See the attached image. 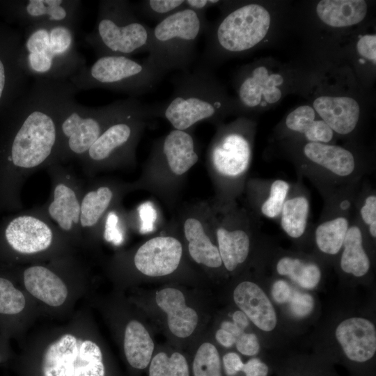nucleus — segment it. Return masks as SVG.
I'll return each instance as SVG.
<instances>
[{
	"label": "nucleus",
	"instance_id": "f257e3e1",
	"mask_svg": "<svg viewBox=\"0 0 376 376\" xmlns=\"http://www.w3.org/2000/svg\"><path fill=\"white\" fill-rule=\"evenodd\" d=\"M77 92L69 80L37 79L5 110L0 131V205L21 208L26 180L56 163L61 114Z\"/></svg>",
	"mask_w": 376,
	"mask_h": 376
},
{
	"label": "nucleus",
	"instance_id": "f03ea898",
	"mask_svg": "<svg viewBox=\"0 0 376 376\" xmlns=\"http://www.w3.org/2000/svg\"><path fill=\"white\" fill-rule=\"evenodd\" d=\"M171 97L149 105L154 118H162L173 129L190 131L201 122L217 123L226 106L224 91L207 67L180 71L172 78Z\"/></svg>",
	"mask_w": 376,
	"mask_h": 376
},
{
	"label": "nucleus",
	"instance_id": "7ed1b4c3",
	"mask_svg": "<svg viewBox=\"0 0 376 376\" xmlns=\"http://www.w3.org/2000/svg\"><path fill=\"white\" fill-rule=\"evenodd\" d=\"M76 28L58 23H40L25 28L18 62L28 77L69 80L86 64L77 49Z\"/></svg>",
	"mask_w": 376,
	"mask_h": 376
},
{
	"label": "nucleus",
	"instance_id": "20e7f679",
	"mask_svg": "<svg viewBox=\"0 0 376 376\" xmlns=\"http://www.w3.org/2000/svg\"><path fill=\"white\" fill-rule=\"evenodd\" d=\"M152 28L143 22L126 0H102L91 32L85 35L86 42L97 58L149 52Z\"/></svg>",
	"mask_w": 376,
	"mask_h": 376
},
{
	"label": "nucleus",
	"instance_id": "39448f33",
	"mask_svg": "<svg viewBox=\"0 0 376 376\" xmlns=\"http://www.w3.org/2000/svg\"><path fill=\"white\" fill-rule=\"evenodd\" d=\"M152 116L149 104L136 99L116 118L79 160L88 177L107 170L132 166L136 163V150Z\"/></svg>",
	"mask_w": 376,
	"mask_h": 376
},
{
	"label": "nucleus",
	"instance_id": "423d86ee",
	"mask_svg": "<svg viewBox=\"0 0 376 376\" xmlns=\"http://www.w3.org/2000/svg\"><path fill=\"white\" fill-rule=\"evenodd\" d=\"M208 27L205 13L187 8L174 13L152 28L146 60L163 75L189 70L196 57L198 40Z\"/></svg>",
	"mask_w": 376,
	"mask_h": 376
},
{
	"label": "nucleus",
	"instance_id": "0eeeda50",
	"mask_svg": "<svg viewBox=\"0 0 376 376\" xmlns=\"http://www.w3.org/2000/svg\"><path fill=\"white\" fill-rule=\"evenodd\" d=\"M191 131L173 129L154 142L141 178L132 183L134 189L146 188L171 199L199 159Z\"/></svg>",
	"mask_w": 376,
	"mask_h": 376
},
{
	"label": "nucleus",
	"instance_id": "6e6552de",
	"mask_svg": "<svg viewBox=\"0 0 376 376\" xmlns=\"http://www.w3.org/2000/svg\"><path fill=\"white\" fill-rule=\"evenodd\" d=\"M136 100L129 97L104 106L88 107L77 102L75 97L71 98L60 117L56 163L79 160L105 129Z\"/></svg>",
	"mask_w": 376,
	"mask_h": 376
},
{
	"label": "nucleus",
	"instance_id": "1a4fd4ad",
	"mask_svg": "<svg viewBox=\"0 0 376 376\" xmlns=\"http://www.w3.org/2000/svg\"><path fill=\"white\" fill-rule=\"evenodd\" d=\"M164 77L146 58L104 56L85 65L69 81L78 91L104 88L136 97L154 90Z\"/></svg>",
	"mask_w": 376,
	"mask_h": 376
},
{
	"label": "nucleus",
	"instance_id": "9d476101",
	"mask_svg": "<svg viewBox=\"0 0 376 376\" xmlns=\"http://www.w3.org/2000/svg\"><path fill=\"white\" fill-rule=\"evenodd\" d=\"M247 135L235 126L220 127L207 152V167L217 192L214 203H234L240 192L251 161Z\"/></svg>",
	"mask_w": 376,
	"mask_h": 376
},
{
	"label": "nucleus",
	"instance_id": "9b49d317",
	"mask_svg": "<svg viewBox=\"0 0 376 376\" xmlns=\"http://www.w3.org/2000/svg\"><path fill=\"white\" fill-rule=\"evenodd\" d=\"M271 17L258 3L240 6L224 15L205 33L207 40L203 54V66L211 65L219 55L245 52L256 46L266 36Z\"/></svg>",
	"mask_w": 376,
	"mask_h": 376
},
{
	"label": "nucleus",
	"instance_id": "f8f14e48",
	"mask_svg": "<svg viewBox=\"0 0 376 376\" xmlns=\"http://www.w3.org/2000/svg\"><path fill=\"white\" fill-rule=\"evenodd\" d=\"M210 224L223 265L228 272L244 263L251 248V223L246 213L230 204H208Z\"/></svg>",
	"mask_w": 376,
	"mask_h": 376
},
{
	"label": "nucleus",
	"instance_id": "ddd939ff",
	"mask_svg": "<svg viewBox=\"0 0 376 376\" xmlns=\"http://www.w3.org/2000/svg\"><path fill=\"white\" fill-rule=\"evenodd\" d=\"M47 171L51 194L41 208L64 237L81 235V197L84 185L61 164L49 166Z\"/></svg>",
	"mask_w": 376,
	"mask_h": 376
},
{
	"label": "nucleus",
	"instance_id": "4468645a",
	"mask_svg": "<svg viewBox=\"0 0 376 376\" xmlns=\"http://www.w3.org/2000/svg\"><path fill=\"white\" fill-rule=\"evenodd\" d=\"M3 228V237L8 246L24 256L44 253L54 246L56 239L64 237L41 207L13 217Z\"/></svg>",
	"mask_w": 376,
	"mask_h": 376
},
{
	"label": "nucleus",
	"instance_id": "2eb2a0df",
	"mask_svg": "<svg viewBox=\"0 0 376 376\" xmlns=\"http://www.w3.org/2000/svg\"><path fill=\"white\" fill-rule=\"evenodd\" d=\"M132 183L113 180H97L83 187L81 197V233H92L104 226L108 214L116 210Z\"/></svg>",
	"mask_w": 376,
	"mask_h": 376
},
{
	"label": "nucleus",
	"instance_id": "dca6fc26",
	"mask_svg": "<svg viewBox=\"0 0 376 376\" xmlns=\"http://www.w3.org/2000/svg\"><path fill=\"white\" fill-rule=\"evenodd\" d=\"M13 19L29 26L40 23H58L77 29L80 17L79 0H23L1 3Z\"/></svg>",
	"mask_w": 376,
	"mask_h": 376
},
{
	"label": "nucleus",
	"instance_id": "f3484780",
	"mask_svg": "<svg viewBox=\"0 0 376 376\" xmlns=\"http://www.w3.org/2000/svg\"><path fill=\"white\" fill-rule=\"evenodd\" d=\"M180 228L194 261L210 268H219L223 265L217 245L210 237L212 228L208 204H200L186 210L181 214Z\"/></svg>",
	"mask_w": 376,
	"mask_h": 376
},
{
	"label": "nucleus",
	"instance_id": "a211bd4d",
	"mask_svg": "<svg viewBox=\"0 0 376 376\" xmlns=\"http://www.w3.org/2000/svg\"><path fill=\"white\" fill-rule=\"evenodd\" d=\"M22 36L0 24V111L6 110L26 89L28 77L18 62Z\"/></svg>",
	"mask_w": 376,
	"mask_h": 376
},
{
	"label": "nucleus",
	"instance_id": "6ab92c4d",
	"mask_svg": "<svg viewBox=\"0 0 376 376\" xmlns=\"http://www.w3.org/2000/svg\"><path fill=\"white\" fill-rule=\"evenodd\" d=\"M180 241L171 235L152 237L135 252L133 263L141 274L152 277L167 276L178 267L182 256Z\"/></svg>",
	"mask_w": 376,
	"mask_h": 376
},
{
	"label": "nucleus",
	"instance_id": "aec40b11",
	"mask_svg": "<svg viewBox=\"0 0 376 376\" xmlns=\"http://www.w3.org/2000/svg\"><path fill=\"white\" fill-rule=\"evenodd\" d=\"M336 338L351 361L365 362L376 352V329L370 320L359 317L347 318L336 327Z\"/></svg>",
	"mask_w": 376,
	"mask_h": 376
},
{
	"label": "nucleus",
	"instance_id": "412c9836",
	"mask_svg": "<svg viewBox=\"0 0 376 376\" xmlns=\"http://www.w3.org/2000/svg\"><path fill=\"white\" fill-rule=\"evenodd\" d=\"M283 82L279 74H269L263 65L256 66L243 75L237 87L240 104L246 108L253 109L264 106V102L272 104L279 100L281 91L278 88Z\"/></svg>",
	"mask_w": 376,
	"mask_h": 376
},
{
	"label": "nucleus",
	"instance_id": "4be33fe9",
	"mask_svg": "<svg viewBox=\"0 0 376 376\" xmlns=\"http://www.w3.org/2000/svg\"><path fill=\"white\" fill-rule=\"evenodd\" d=\"M236 305L260 329L271 331L277 323V318L272 302L256 283L243 281L233 291Z\"/></svg>",
	"mask_w": 376,
	"mask_h": 376
},
{
	"label": "nucleus",
	"instance_id": "5701e85b",
	"mask_svg": "<svg viewBox=\"0 0 376 376\" xmlns=\"http://www.w3.org/2000/svg\"><path fill=\"white\" fill-rule=\"evenodd\" d=\"M304 154L312 164L337 178H350L358 171L353 154L339 146L308 142L304 146Z\"/></svg>",
	"mask_w": 376,
	"mask_h": 376
},
{
	"label": "nucleus",
	"instance_id": "b1692460",
	"mask_svg": "<svg viewBox=\"0 0 376 376\" xmlns=\"http://www.w3.org/2000/svg\"><path fill=\"white\" fill-rule=\"evenodd\" d=\"M313 108L333 132L342 135L355 129L360 115L358 102L349 97H319L313 102Z\"/></svg>",
	"mask_w": 376,
	"mask_h": 376
},
{
	"label": "nucleus",
	"instance_id": "393cba45",
	"mask_svg": "<svg viewBox=\"0 0 376 376\" xmlns=\"http://www.w3.org/2000/svg\"><path fill=\"white\" fill-rule=\"evenodd\" d=\"M89 361L80 359L76 337L66 334L46 350L42 362V376H74Z\"/></svg>",
	"mask_w": 376,
	"mask_h": 376
},
{
	"label": "nucleus",
	"instance_id": "a878e982",
	"mask_svg": "<svg viewBox=\"0 0 376 376\" xmlns=\"http://www.w3.org/2000/svg\"><path fill=\"white\" fill-rule=\"evenodd\" d=\"M158 306L168 316V325L172 334L179 338L189 336L198 323L195 310L187 306L183 293L175 288H164L155 297Z\"/></svg>",
	"mask_w": 376,
	"mask_h": 376
},
{
	"label": "nucleus",
	"instance_id": "bb28decb",
	"mask_svg": "<svg viewBox=\"0 0 376 376\" xmlns=\"http://www.w3.org/2000/svg\"><path fill=\"white\" fill-rule=\"evenodd\" d=\"M23 281L31 295L49 306H61L68 297L65 283L47 267L32 265L27 267L23 272Z\"/></svg>",
	"mask_w": 376,
	"mask_h": 376
},
{
	"label": "nucleus",
	"instance_id": "cd10ccee",
	"mask_svg": "<svg viewBox=\"0 0 376 376\" xmlns=\"http://www.w3.org/2000/svg\"><path fill=\"white\" fill-rule=\"evenodd\" d=\"M362 0H322L317 5L319 18L332 27H345L361 22L367 14Z\"/></svg>",
	"mask_w": 376,
	"mask_h": 376
},
{
	"label": "nucleus",
	"instance_id": "c85d7f7f",
	"mask_svg": "<svg viewBox=\"0 0 376 376\" xmlns=\"http://www.w3.org/2000/svg\"><path fill=\"white\" fill-rule=\"evenodd\" d=\"M361 227L350 224L343 244L340 260L341 269L356 277L366 275L370 266V259L363 248Z\"/></svg>",
	"mask_w": 376,
	"mask_h": 376
},
{
	"label": "nucleus",
	"instance_id": "c756f323",
	"mask_svg": "<svg viewBox=\"0 0 376 376\" xmlns=\"http://www.w3.org/2000/svg\"><path fill=\"white\" fill-rule=\"evenodd\" d=\"M154 343L144 326L136 320L126 326L124 352L128 363L134 368H146L151 361Z\"/></svg>",
	"mask_w": 376,
	"mask_h": 376
},
{
	"label": "nucleus",
	"instance_id": "7c9ffc66",
	"mask_svg": "<svg viewBox=\"0 0 376 376\" xmlns=\"http://www.w3.org/2000/svg\"><path fill=\"white\" fill-rule=\"evenodd\" d=\"M314 109L308 105L290 112L285 125L290 130L301 133L309 142L328 143L334 136L333 130L322 120H315Z\"/></svg>",
	"mask_w": 376,
	"mask_h": 376
},
{
	"label": "nucleus",
	"instance_id": "2f4dec72",
	"mask_svg": "<svg viewBox=\"0 0 376 376\" xmlns=\"http://www.w3.org/2000/svg\"><path fill=\"white\" fill-rule=\"evenodd\" d=\"M309 211V200L304 194L288 195L279 216L284 233L293 239L302 237L307 228Z\"/></svg>",
	"mask_w": 376,
	"mask_h": 376
},
{
	"label": "nucleus",
	"instance_id": "473e14b6",
	"mask_svg": "<svg viewBox=\"0 0 376 376\" xmlns=\"http://www.w3.org/2000/svg\"><path fill=\"white\" fill-rule=\"evenodd\" d=\"M350 226V220L345 214H337L320 223L314 233L318 249L327 255L338 253Z\"/></svg>",
	"mask_w": 376,
	"mask_h": 376
},
{
	"label": "nucleus",
	"instance_id": "72a5a7b5",
	"mask_svg": "<svg viewBox=\"0 0 376 376\" xmlns=\"http://www.w3.org/2000/svg\"><path fill=\"white\" fill-rule=\"evenodd\" d=\"M276 269L279 275L287 276L300 287L308 290L315 288L322 276L315 263L288 256L277 261Z\"/></svg>",
	"mask_w": 376,
	"mask_h": 376
},
{
	"label": "nucleus",
	"instance_id": "f704fd0d",
	"mask_svg": "<svg viewBox=\"0 0 376 376\" xmlns=\"http://www.w3.org/2000/svg\"><path fill=\"white\" fill-rule=\"evenodd\" d=\"M132 6L139 17L159 22L185 8V0H146L132 3Z\"/></svg>",
	"mask_w": 376,
	"mask_h": 376
},
{
	"label": "nucleus",
	"instance_id": "c9c22d12",
	"mask_svg": "<svg viewBox=\"0 0 376 376\" xmlns=\"http://www.w3.org/2000/svg\"><path fill=\"white\" fill-rule=\"evenodd\" d=\"M149 376H189V367L185 357L179 352L171 357L159 352L150 361Z\"/></svg>",
	"mask_w": 376,
	"mask_h": 376
},
{
	"label": "nucleus",
	"instance_id": "e433bc0d",
	"mask_svg": "<svg viewBox=\"0 0 376 376\" xmlns=\"http://www.w3.org/2000/svg\"><path fill=\"white\" fill-rule=\"evenodd\" d=\"M290 190V185L285 180H273L267 196L261 201L259 210L260 214L268 219L279 217L283 204Z\"/></svg>",
	"mask_w": 376,
	"mask_h": 376
},
{
	"label": "nucleus",
	"instance_id": "4c0bfd02",
	"mask_svg": "<svg viewBox=\"0 0 376 376\" xmlns=\"http://www.w3.org/2000/svg\"><path fill=\"white\" fill-rule=\"evenodd\" d=\"M194 376H222L221 361L217 348L210 343L198 349L193 362Z\"/></svg>",
	"mask_w": 376,
	"mask_h": 376
},
{
	"label": "nucleus",
	"instance_id": "58836bf2",
	"mask_svg": "<svg viewBox=\"0 0 376 376\" xmlns=\"http://www.w3.org/2000/svg\"><path fill=\"white\" fill-rule=\"evenodd\" d=\"M23 293L8 279L0 277V313L15 315L25 307Z\"/></svg>",
	"mask_w": 376,
	"mask_h": 376
},
{
	"label": "nucleus",
	"instance_id": "ea45409f",
	"mask_svg": "<svg viewBox=\"0 0 376 376\" xmlns=\"http://www.w3.org/2000/svg\"><path fill=\"white\" fill-rule=\"evenodd\" d=\"M359 215L363 222L368 230L370 236L376 237V195L371 193L363 200V204L359 209Z\"/></svg>",
	"mask_w": 376,
	"mask_h": 376
},
{
	"label": "nucleus",
	"instance_id": "a19ab883",
	"mask_svg": "<svg viewBox=\"0 0 376 376\" xmlns=\"http://www.w3.org/2000/svg\"><path fill=\"white\" fill-rule=\"evenodd\" d=\"M290 308L297 316L304 317L308 315L313 308V300L308 294L295 293L290 298Z\"/></svg>",
	"mask_w": 376,
	"mask_h": 376
},
{
	"label": "nucleus",
	"instance_id": "79ce46f5",
	"mask_svg": "<svg viewBox=\"0 0 376 376\" xmlns=\"http://www.w3.org/2000/svg\"><path fill=\"white\" fill-rule=\"evenodd\" d=\"M237 350L246 356L256 355L260 350V344L254 334L243 333L235 341Z\"/></svg>",
	"mask_w": 376,
	"mask_h": 376
},
{
	"label": "nucleus",
	"instance_id": "37998d69",
	"mask_svg": "<svg viewBox=\"0 0 376 376\" xmlns=\"http://www.w3.org/2000/svg\"><path fill=\"white\" fill-rule=\"evenodd\" d=\"M359 54L364 58L376 63V36L365 35L361 36L357 43Z\"/></svg>",
	"mask_w": 376,
	"mask_h": 376
},
{
	"label": "nucleus",
	"instance_id": "c03bdc74",
	"mask_svg": "<svg viewBox=\"0 0 376 376\" xmlns=\"http://www.w3.org/2000/svg\"><path fill=\"white\" fill-rule=\"evenodd\" d=\"M272 295L274 300L279 304H283L290 300L291 289L289 284L284 280H277L273 283Z\"/></svg>",
	"mask_w": 376,
	"mask_h": 376
},
{
	"label": "nucleus",
	"instance_id": "a18cd8bd",
	"mask_svg": "<svg viewBox=\"0 0 376 376\" xmlns=\"http://www.w3.org/2000/svg\"><path fill=\"white\" fill-rule=\"evenodd\" d=\"M268 370V366L257 358L249 360L241 369L246 376H267Z\"/></svg>",
	"mask_w": 376,
	"mask_h": 376
},
{
	"label": "nucleus",
	"instance_id": "49530a36",
	"mask_svg": "<svg viewBox=\"0 0 376 376\" xmlns=\"http://www.w3.org/2000/svg\"><path fill=\"white\" fill-rule=\"evenodd\" d=\"M223 363L226 373L228 376H233L241 371L244 363L240 356L235 352H228L223 357Z\"/></svg>",
	"mask_w": 376,
	"mask_h": 376
},
{
	"label": "nucleus",
	"instance_id": "de8ad7c7",
	"mask_svg": "<svg viewBox=\"0 0 376 376\" xmlns=\"http://www.w3.org/2000/svg\"><path fill=\"white\" fill-rule=\"evenodd\" d=\"M219 2V1L217 0H185V8L205 13L207 9L218 4Z\"/></svg>",
	"mask_w": 376,
	"mask_h": 376
},
{
	"label": "nucleus",
	"instance_id": "09e8293b",
	"mask_svg": "<svg viewBox=\"0 0 376 376\" xmlns=\"http://www.w3.org/2000/svg\"><path fill=\"white\" fill-rule=\"evenodd\" d=\"M217 342L226 347H230L235 343L236 338L223 329H219L215 334Z\"/></svg>",
	"mask_w": 376,
	"mask_h": 376
},
{
	"label": "nucleus",
	"instance_id": "8fccbe9b",
	"mask_svg": "<svg viewBox=\"0 0 376 376\" xmlns=\"http://www.w3.org/2000/svg\"><path fill=\"white\" fill-rule=\"evenodd\" d=\"M234 323L242 331L249 325L246 315L242 311H237L233 315Z\"/></svg>",
	"mask_w": 376,
	"mask_h": 376
},
{
	"label": "nucleus",
	"instance_id": "3c124183",
	"mask_svg": "<svg viewBox=\"0 0 376 376\" xmlns=\"http://www.w3.org/2000/svg\"><path fill=\"white\" fill-rule=\"evenodd\" d=\"M221 329L233 334L236 338L244 333L234 322L224 321L221 324Z\"/></svg>",
	"mask_w": 376,
	"mask_h": 376
}]
</instances>
